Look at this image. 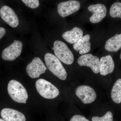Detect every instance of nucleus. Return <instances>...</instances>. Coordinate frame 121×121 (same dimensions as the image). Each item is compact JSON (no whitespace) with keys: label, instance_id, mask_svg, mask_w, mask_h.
Here are the masks:
<instances>
[{"label":"nucleus","instance_id":"nucleus-1","mask_svg":"<svg viewBox=\"0 0 121 121\" xmlns=\"http://www.w3.org/2000/svg\"><path fill=\"white\" fill-rule=\"evenodd\" d=\"M44 60L48 68L54 75L60 80H66L67 77L66 71L56 56L51 53H47L44 56Z\"/></svg>","mask_w":121,"mask_h":121},{"label":"nucleus","instance_id":"nucleus-2","mask_svg":"<svg viewBox=\"0 0 121 121\" xmlns=\"http://www.w3.org/2000/svg\"><path fill=\"white\" fill-rule=\"evenodd\" d=\"M8 91L9 96L13 101L26 104L28 95L26 89L20 83L15 80H10L8 84Z\"/></svg>","mask_w":121,"mask_h":121},{"label":"nucleus","instance_id":"nucleus-3","mask_svg":"<svg viewBox=\"0 0 121 121\" xmlns=\"http://www.w3.org/2000/svg\"><path fill=\"white\" fill-rule=\"evenodd\" d=\"M53 48L55 55L60 61L67 65L73 63V55L66 44L62 41L56 40L54 42Z\"/></svg>","mask_w":121,"mask_h":121},{"label":"nucleus","instance_id":"nucleus-4","mask_svg":"<svg viewBox=\"0 0 121 121\" xmlns=\"http://www.w3.org/2000/svg\"><path fill=\"white\" fill-rule=\"evenodd\" d=\"M36 87L39 94L47 99H53L59 94L58 89L50 82L39 79L36 82Z\"/></svg>","mask_w":121,"mask_h":121},{"label":"nucleus","instance_id":"nucleus-5","mask_svg":"<svg viewBox=\"0 0 121 121\" xmlns=\"http://www.w3.org/2000/svg\"><path fill=\"white\" fill-rule=\"evenodd\" d=\"M76 96L84 104H90L95 101L97 95L93 88L89 86L82 85L76 89Z\"/></svg>","mask_w":121,"mask_h":121},{"label":"nucleus","instance_id":"nucleus-6","mask_svg":"<svg viewBox=\"0 0 121 121\" xmlns=\"http://www.w3.org/2000/svg\"><path fill=\"white\" fill-rule=\"evenodd\" d=\"M23 44L19 40L14 42L5 48L2 52V57L4 60L13 61L19 56L22 52Z\"/></svg>","mask_w":121,"mask_h":121},{"label":"nucleus","instance_id":"nucleus-7","mask_svg":"<svg viewBox=\"0 0 121 121\" xmlns=\"http://www.w3.org/2000/svg\"><path fill=\"white\" fill-rule=\"evenodd\" d=\"M27 73L30 78H39L41 74L45 73L47 67L39 57H35L26 67Z\"/></svg>","mask_w":121,"mask_h":121},{"label":"nucleus","instance_id":"nucleus-8","mask_svg":"<svg viewBox=\"0 0 121 121\" xmlns=\"http://www.w3.org/2000/svg\"><path fill=\"white\" fill-rule=\"evenodd\" d=\"M80 7V2L78 1L72 0L62 2L58 5V13L62 17H65L76 12Z\"/></svg>","mask_w":121,"mask_h":121},{"label":"nucleus","instance_id":"nucleus-9","mask_svg":"<svg viewBox=\"0 0 121 121\" xmlns=\"http://www.w3.org/2000/svg\"><path fill=\"white\" fill-rule=\"evenodd\" d=\"M78 62L80 66L90 67L93 72L97 74L99 71V60L98 57L91 54H84L79 57Z\"/></svg>","mask_w":121,"mask_h":121},{"label":"nucleus","instance_id":"nucleus-10","mask_svg":"<svg viewBox=\"0 0 121 121\" xmlns=\"http://www.w3.org/2000/svg\"><path fill=\"white\" fill-rule=\"evenodd\" d=\"M0 16L2 19L12 27H16L19 25V20L17 15L9 6L4 5L1 8Z\"/></svg>","mask_w":121,"mask_h":121},{"label":"nucleus","instance_id":"nucleus-11","mask_svg":"<svg viewBox=\"0 0 121 121\" xmlns=\"http://www.w3.org/2000/svg\"><path fill=\"white\" fill-rule=\"evenodd\" d=\"M88 9L93 13L90 19V21L93 23L101 22L106 15V8L105 6L102 4L91 5L88 7Z\"/></svg>","mask_w":121,"mask_h":121},{"label":"nucleus","instance_id":"nucleus-12","mask_svg":"<svg viewBox=\"0 0 121 121\" xmlns=\"http://www.w3.org/2000/svg\"><path fill=\"white\" fill-rule=\"evenodd\" d=\"M1 116L6 121H26V117L22 113L11 108L3 109Z\"/></svg>","mask_w":121,"mask_h":121},{"label":"nucleus","instance_id":"nucleus-13","mask_svg":"<svg viewBox=\"0 0 121 121\" xmlns=\"http://www.w3.org/2000/svg\"><path fill=\"white\" fill-rule=\"evenodd\" d=\"M114 63L110 55L103 56L99 60V73L103 76L111 73L114 69Z\"/></svg>","mask_w":121,"mask_h":121},{"label":"nucleus","instance_id":"nucleus-14","mask_svg":"<svg viewBox=\"0 0 121 121\" xmlns=\"http://www.w3.org/2000/svg\"><path fill=\"white\" fill-rule=\"evenodd\" d=\"M90 39V35H85L74 43L73 46L74 49L79 51V52L80 55H83L89 52L91 48Z\"/></svg>","mask_w":121,"mask_h":121},{"label":"nucleus","instance_id":"nucleus-15","mask_svg":"<svg viewBox=\"0 0 121 121\" xmlns=\"http://www.w3.org/2000/svg\"><path fill=\"white\" fill-rule=\"evenodd\" d=\"M83 32L81 28L75 27L70 31L63 33L62 37L69 43L73 44L83 37Z\"/></svg>","mask_w":121,"mask_h":121},{"label":"nucleus","instance_id":"nucleus-16","mask_svg":"<svg viewBox=\"0 0 121 121\" xmlns=\"http://www.w3.org/2000/svg\"><path fill=\"white\" fill-rule=\"evenodd\" d=\"M121 48V34H116L106 42L105 48L109 52H117Z\"/></svg>","mask_w":121,"mask_h":121},{"label":"nucleus","instance_id":"nucleus-17","mask_svg":"<svg viewBox=\"0 0 121 121\" xmlns=\"http://www.w3.org/2000/svg\"><path fill=\"white\" fill-rule=\"evenodd\" d=\"M111 97L115 103H121V79H118L114 83L111 90Z\"/></svg>","mask_w":121,"mask_h":121},{"label":"nucleus","instance_id":"nucleus-18","mask_svg":"<svg viewBox=\"0 0 121 121\" xmlns=\"http://www.w3.org/2000/svg\"><path fill=\"white\" fill-rule=\"evenodd\" d=\"M110 15L112 17L121 18V2H115L110 9Z\"/></svg>","mask_w":121,"mask_h":121},{"label":"nucleus","instance_id":"nucleus-19","mask_svg":"<svg viewBox=\"0 0 121 121\" xmlns=\"http://www.w3.org/2000/svg\"><path fill=\"white\" fill-rule=\"evenodd\" d=\"M91 119L92 121H113V115L112 112L109 111L103 117H94Z\"/></svg>","mask_w":121,"mask_h":121},{"label":"nucleus","instance_id":"nucleus-20","mask_svg":"<svg viewBox=\"0 0 121 121\" xmlns=\"http://www.w3.org/2000/svg\"><path fill=\"white\" fill-rule=\"evenodd\" d=\"M27 7L32 9L37 8L39 5V0H21Z\"/></svg>","mask_w":121,"mask_h":121},{"label":"nucleus","instance_id":"nucleus-21","mask_svg":"<svg viewBox=\"0 0 121 121\" xmlns=\"http://www.w3.org/2000/svg\"><path fill=\"white\" fill-rule=\"evenodd\" d=\"M70 121H90L85 117L80 115H75L72 117Z\"/></svg>","mask_w":121,"mask_h":121},{"label":"nucleus","instance_id":"nucleus-22","mask_svg":"<svg viewBox=\"0 0 121 121\" xmlns=\"http://www.w3.org/2000/svg\"><path fill=\"white\" fill-rule=\"evenodd\" d=\"M6 33V30L4 28L0 27V39L4 36Z\"/></svg>","mask_w":121,"mask_h":121},{"label":"nucleus","instance_id":"nucleus-23","mask_svg":"<svg viewBox=\"0 0 121 121\" xmlns=\"http://www.w3.org/2000/svg\"><path fill=\"white\" fill-rule=\"evenodd\" d=\"M0 121H5L4 119H1V118H0Z\"/></svg>","mask_w":121,"mask_h":121},{"label":"nucleus","instance_id":"nucleus-24","mask_svg":"<svg viewBox=\"0 0 121 121\" xmlns=\"http://www.w3.org/2000/svg\"><path fill=\"white\" fill-rule=\"evenodd\" d=\"M120 59H121V55H120Z\"/></svg>","mask_w":121,"mask_h":121}]
</instances>
